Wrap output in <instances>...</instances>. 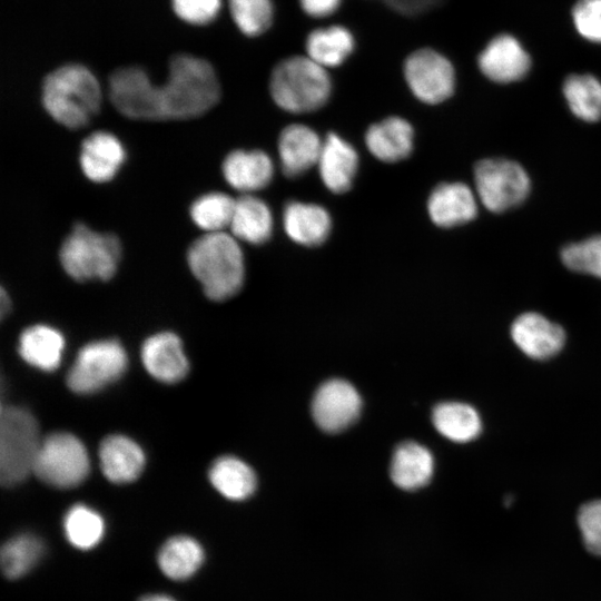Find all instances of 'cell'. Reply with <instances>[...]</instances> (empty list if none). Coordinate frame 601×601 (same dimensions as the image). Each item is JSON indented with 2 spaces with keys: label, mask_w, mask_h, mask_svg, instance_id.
I'll return each instance as SVG.
<instances>
[{
  "label": "cell",
  "mask_w": 601,
  "mask_h": 601,
  "mask_svg": "<svg viewBox=\"0 0 601 601\" xmlns=\"http://www.w3.org/2000/svg\"><path fill=\"white\" fill-rule=\"evenodd\" d=\"M0 303H1V315L4 316L10 309V299L7 293L4 292V288H1Z\"/></svg>",
  "instance_id": "41"
},
{
  "label": "cell",
  "mask_w": 601,
  "mask_h": 601,
  "mask_svg": "<svg viewBox=\"0 0 601 601\" xmlns=\"http://www.w3.org/2000/svg\"><path fill=\"white\" fill-rule=\"evenodd\" d=\"M43 554V543L36 535L23 533L8 540L1 550V566L9 579L27 574Z\"/></svg>",
  "instance_id": "31"
},
{
  "label": "cell",
  "mask_w": 601,
  "mask_h": 601,
  "mask_svg": "<svg viewBox=\"0 0 601 601\" xmlns=\"http://www.w3.org/2000/svg\"><path fill=\"white\" fill-rule=\"evenodd\" d=\"M204 561V551L193 538L178 535L165 542L158 553V565L173 580L191 577Z\"/></svg>",
  "instance_id": "29"
},
{
  "label": "cell",
  "mask_w": 601,
  "mask_h": 601,
  "mask_svg": "<svg viewBox=\"0 0 601 601\" xmlns=\"http://www.w3.org/2000/svg\"><path fill=\"white\" fill-rule=\"evenodd\" d=\"M362 401L356 388L344 380L322 384L312 402L315 423L325 432L337 433L353 424L359 415Z\"/></svg>",
  "instance_id": "11"
},
{
  "label": "cell",
  "mask_w": 601,
  "mask_h": 601,
  "mask_svg": "<svg viewBox=\"0 0 601 601\" xmlns=\"http://www.w3.org/2000/svg\"><path fill=\"white\" fill-rule=\"evenodd\" d=\"M578 32L593 42H601V0H578L572 10Z\"/></svg>",
  "instance_id": "38"
},
{
  "label": "cell",
  "mask_w": 601,
  "mask_h": 601,
  "mask_svg": "<svg viewBox=\"0 0 601 601\" xmlns=\"http://www.w3.org/2000/svg\"><path fill=\"white\" fill-rule=\"evenodd\" d=\"M187 260L204 293L213 300H225L243 286V252L237 239L225 231L206 233L197 238L188 248Z\"/></svg>",
  "instance_id": "2"
},
{
  "label": "cell",
  "mask_w": 601,
  "mask_h": 601,
  "mask_svg": "<svg viewBox=\"0 0 601 601\" xmlns=\"http://www.w3.org/2000/svg\"><path fill=\"white\" fill-rule=\"evenodd\" d=\"M141 361L147 372L164 383L183 380L189 368L179 337L169 332L158 333L145 341Z\"/></svg>",
  "instance_id": "14"
},
{
  "label": "cell",
  "mask_w": 601,
  "mask_h": 601,
  "mask_svg": "<svg viewBox=\"0 0 601 601\" xmlns=\"http://www.w3.org/2000/svg\"><path fill=\"white\" fill-rule=\"evenodd\" d=\"M572 114L588 122L601 119V81L592 75H571L562 87Z\"/></svg>",
  "instance_id": "30"
},
{
  "label": "cell",
  "mask_w": 601,
  "mask_h": 601,
  "mask_svg": "<svg viewBox=\"0 0 601 601\" xmlns=\"http://www.w3.org/2000/svg\"><path fill=\"white\" fill-rule=\"evenodd\" d=\"M390 472L397 487L405 491L418 490L425 486L433 476V455L418 443H402L393 454Z\"/></svg>",
  "instance_id": "23"
},
{
  "label": "cell",
  "mask_w": 601,
  "mask_h": 601,
  "mask_svg": "<svg viewBox=\"0 0 601 601\" xmlns=\"http://www.w3.org/2000/svg\"><path fill=\"white\" fill-rule=\"evenodd\" d=\"M342 0H299L305 13L315 18H324L334 13Z\"/></svg>",
  "instance_id": "40"
},
{
  "label": "cell",
  "mask_w": 601,
  "mask_h": 601,
  "mask_svg": "<svg viewBox=\"0 0 601 601\" xmlns=\"http://www.w3.org/2000/svg\"><path fill=\"white\" fill-rule=\"evenodd\" d=\"M577 523L587 551L601 556V499L583 503L578 511Z\"/></svg>",
  "instance_id": "36"
},
{
  "label": "cell",
  "mask_w": 601,
  "mask_h": 601,
  "mask_svg": "<svg viewBox=\"0 0 601 601\" xmlns=\"http://www.w3.org/2000/svg\"><path fill=\"white\" fill-rule=\"evenodd\" d=\"M283 223L288 237L304 246L323 244L331 231V217L321 206L299 201L288 203Z\"/></svg>",
  "instance_id": "22"
},
{
  "label": "cell",
  "mask_w": 601,
  "mask_h": 601,
  "mask_svg": "<svg viewBox=\"0 0 601 601\" xmlns=\"http://www.w3.org/2000/svg\"><path fill=\"white\" fill-rule=\"evenodd\" d=\"M228 6L235 24L248 37L264 33L273 22L270 0H228Z\"/></svg>",
  "instance_id": "34"
},
{
  "label": "cell",
  "mask_w": 601,
  "mask_h": 601,
  "mask_svg": "<svg viewBox=\"0 0 601 601\" xmlns=\"http://www.w3.org/2000/svg\"><path fill=\"white\" fill-rule=\"evenodd\" d=\"M510 335L514 345L535 361L554 357L563 349L566 341L561 325L536 312L516 316L511 324Z\"/></svg>",
  "instance_id": "12"
},
{
  "label": "cell",
  "mask_w": 601,
  "mask_h": 601,
  "mask_svg": "<svg viewBox=\"0 0 601 601\" xmlns=\"http://www.w3.org/2000/svg\"><path fill=\"white\" fill-rule=\"evenodd\" d=\"M479 67L490 80L509 83L525 77L531 60L514 37L500 35L493 38L479 56Z\"/></svg>",
  "instance_id": "13"
},
{
  "label": "cell",
  "mask_w": 601,
  "mask_h": 601,
  "mask_svg": "<svg viewBox=\"0 0 601 601\" xmlns=\"http://www.w3.org/2000/svg\"><path fill=\"white\" fill-rule=\"evenodd\" d=\"M306 52L323 68L342 65L354 50V37L342 26H329L313 30L306 39Z\"/></svg>",
  "instance_id": "28"
},
{
  "label": "cell",
  "mask_w": 601,
  "mask_h": 601,
  "mask_svg": "<svg viewBox=\"0 0 601 601\" xmlns=\"http://www.w3.org/2000/svg\"><path fill=\"white\" fill-rule=\"evenodd\" d=\"M42 104L60 125L78 129L97 114L101 89L95 75L80 63H67L48 73L42 83Z\"/></svg>",
  "instance_id": "3"
},
{
  "label": "cell",
  "mask_w": 601,
  "mask_h": 601,
  "mask_svg": "<svg viewBox=\"0 0 601 601\" xmlns=\"http://www.w3.org/2000/svg\"><path fill=\"white\" fill-rule=\"evenodd\" d=\"M140 601H175V600L164 594H151V595L144 597Z\"/></svg>",
  "instance_id": "42"
},
{
  "label": "cell",
  "mask_w": 601,
  "mask_h": 601,
  "mask_svg": "<svg viewBox=\"0 0 601 601\" xmlns=\"http://www.w3.org/2000/svg\"><path fill=\"white\" fill-rule=\"evenodd\" d=\"M413 138V128L405 119L388 117L368 128L365 142L374 157L385 162H395L411 154Z\"/></svg>",
  "instance_id": "21"
},
{
  "label": "cell",
  "mask_w": 601,
  "mask_h": 601,
  "mask_svg": "<svg viewBox=\"0 0 601 601\" xmlns=\"http://www.w3.org/2000/svg\"><path fill=\"white\" fill-rule=\"evenodd\" d=\"M477 196L463 183H444L434 188L427 201L432 221L444 228L466 224L477 214Z\"/></svg>",
  "instance_id": "15"
},
{
  "label": "cell",
  "mask_w": 601,
  "mask_h": 601,
  "mask_svg": "<svg viewBox=\"0 0 601 601\" xmlns=\"http://www.w3.org/2000/svg\"><path fill=\"white\" fill-rule=\"evenodd\" d=\"M404 76L414 96L426 104H440L454 91L455 72L452 63L430 48L416 50L407 57Z\"/></svg>",
  "instance_id": "10"
},
{
  "label": "cell",
  "mask_w": 601,
  "mask_h": 601,
  "mask_svg": "<svg viewBox=\"0 0 601 601\" xmlns=\"http://www.w3.org/2000/svg\"><path fill=\"white\" fill-rule=\"evenodd\" d=\"M235 203L236 199L224 193H208L194 200L190 217L206 233H219L230 227Z\"/></svg>",
  "instance_id": "32"
},
{
  "label": "cell",
  "mask_w": 601,
  "mask_h": 601,
  "mask_svg": "<svg viewBox=\"0 0 601 601\" xmlns=\"http://www.w3.org/2000/svg\"><path fill=\"white\" fill-rule=\"evenodd\" d=\"M221 0H171L175 14L186 23L205 26L219 13Z\"/></svg>",
  "instance_id": "37"
},
{
  "label": "cell",
  "mask_w": 601,
  "mask_h": 601,
  "mask_svg": "<svg viewBox=\"0 0 601 601\" xmlns=\"http://www.w3.org/2000/svg\"><path fill=\"white\" fill-rule=\"evenodd\" d=\"M219 97L214 67L204 58L181 52L170 58L164 86L141 73L127 85L122 104L125 115L134 119H189L208 111Z\"/></svg>",
  "instance_id": "1"
},
{
  "label": "cell",
  "mask_w": 601,
  "mask_h": 601,
  "mask_svg": "<svg viewBox=\"0 0 601 601\" xmlns=\"http://www.w3.org/2000/svg\"><path fill=\"white\" fill-rule=\"evenodd\" d=\"M394 11L416 16L433 8L439 0H384Z\"/></svg>",
  "instance_id": "39"
},
{
  "label": "cell",
  "mask_w": 601,
  "mask_h": 601,
  "mask_svg": "<svg viewBox=\"0 0 601 601\" xmlns=\"http://www.w3.org/2000/svg\"><path fill=\"white\" fill-rule=\"evenodd\" d=\"M432 422L441 435L456 443L471 442L482 432L479 412L462 402L437 404L432 412Z\"/></svg>",
  "instance_id": "26"
},
{
  "label": "cell",
  "mask_w": 601,
  "mask_h": 601,
  "mask_svg": "<svg viewBox=\"0 0 601 601\" xmlns=\"http://www.w3.org/2000/svg\"><path fill=\"white\" fill-rule=\"evenodd\" d=\"M126 159L120 140L107 131L88 136L80 148V167L85 176L93 183L111 180Z\"/></svg>",
  "instance_id": "16"
},
{
  "label": "cell",
  "mask_w": 601,
  "mask_h": 601,
  "mask_svg": "<svg viewBox=\"0 0 601 601\" xmlns=\"http://www.w3.org/2000/svg\"><path fill=\"white\" fill-rule=\"evenodd\" d=\"M63 529L68 541L73 546L88 550L101 540L105 524L98 512L85 504H76L66 513Z\"/></svg>",
  "instance_id": "33"
},
{
  "label": "cell",
  "mask_w": 601,
  "mask_h": 601,
  "mask_svg": "<svg viewBox=\"0 0 601 601\" xmlns=\"http://www.w3.org/2000/svg\"><path fill=\"white\" fill-rule=\"evenodd\" d=\"M128 363L124 347L114 339L85 345L67 374L68 387L78 394H91L118 380Z\"/></svg>",
  "instance_id": "9"
},
{
  "label": "cell",
  "mask_w": 601,
  "mask_h": 601,
  "mask_svg": "<svg viewBox=\"0 0 601 601\" xmlns=\"http://www.w3.org/2000/svg\"><path fill=\"white\" fill-rule=\"evenodd\" d=\"M230 229L236 239L253 245L264 244L273 230L269 207L262 199L249 194L237 198Z\"/></svg>",
  "instance_id": "25"
},
{
  "label": "cell",
  "mask_w": 601,
  "mask_h": 601,
  "mask_svg": "<svg viewBox=\"0 0 601 601\" xmlns=\"http://www.w3.org/2000/svg\"><path fill=\"white\" fill-rule=\"evenodd\" d=\"M561 260L572 272L601 278V235L568 244L561 250Z\"/></svg>",
  "instance_id": "35"
},
{
  "label": "cell",
  "mask_w": 601,
  "mask_h": 601,
  "mask_svg": "<svg viewBox=\"0 0 601 601\" xmlns=\"http://www.w3.org/2000/svg\"><path fill=\"white\" fill-rule=\"evenodd\" d=\"M211 485L226 499L243 501L256 490L257 479L253 469L234 456L217 459L209 469Z\"/></svg>",
  "instance_id": "27"
},
{
  "label": "cell",
  "mask_w": 601,
  "mask_h": 601,
  "mask_svg": "<svg viewBox=\"0 0 601 601\" xmlns=\"http://www.w3.org/2000/svg\"><path fill=\"white\" fill-rule=\"evenodd\" d=\"M63 347L60 332L47 325H33L21 333L18 351L28 364L49 372L59 366Z\"/></svg>",
  "instance_id": "24"
},
{
  "label": "cell",
  "mask_w": 601,
  "mask_h": 601,
  "mask_svg": "<svg viewBox=\"0 0 601 601\" xmlns=\"http://www.w3.org/2000/svg\"><path fill=\"white\" fill-rule=\"evenodd\" d=\"M273 173L272 159L260 150H234L223 162L226 181L245 195L266 187L272 180Z\"/></svg>",
  "instance_id": "20"
},
{
  "label": "cell",
  "mask_w": 601,
  "mask_h": 601,
  "mask_svg": "<svg viewBox=\"0 0 601 601\" xmlns=\"http://www.w3.org/2000/svg\"><path fill=\"white\" fill-rule=\"evenodd\" d=\"M89 470L82 442L70 433L59 432L41 441L32 473L51 486L70 489L82 483Z\"/></svg>",
  "instance_id": "8"
},
{
  "label": "cell",
  "mask_w": 601,
  "mask_h": 601,
  "mask_svg": "<svg viewBox=\"0 0 601 601\" xmlns=\"http://www.w3.org/2000/svg\"><path fill=\"white\" fill-rule=\"evenodd\" d=\"M274 101L284 110L302 114L321 108L331 93V79L325 68L307 56L282 60L269 81Z\"/></svg>",
  "instance_id": "4"
},
{
  "label": "cell",
  "mask_w": 601,
  "mask_h": 601,
  "mask_svg": "<svg viewBox=\"0 0 601 601\" xmlns=\"http://www.w3.org/2000/svg\"><path fill=\"white\" fill-rule=\"evenodd\" d=\"M322 145L323 140L309 127L290 125L284 128L278 139L283 173L296 177L317 165Z\"/></svg>",
  "instance_id": "18"
},
{
  "label": "cell",
  "mask_w": 601,
  "mask_h": 601,
  "mask_svg": "<svg viewBox=\"0 0 601 601\" xmlns=\"http://www.w3.org/2000/svg\"><path fill=\"white\" fill-rule=\"evenodd\" d=\"M38 423L27 410L7 406L0 418V480L4 486L22 482L33 472L41 444Z\"/></svg>",
  "instance_id": "6"
},
{
  "label": "cell",
  "mask_w": 601,
  "mask_h": 601,
  "mask_svg": "<svg viewBox=\"0 0 601 601\" xmlns=\"http://www.w3.org/2000/svg\"><path fill=\"white\" fill-rule=\"evenodd\" d=\"M477 199L492 213H503L522 204L531 189L525 169L514 160L486 158L474 167Z\"/></svg>",
  "instance_id": "7"
},
{
  "label": "cell",
  "mask_w": 601,
  "mask_h": 601,
  "mask_svg": "<svg viewBox=\"0 0 601 601\" xmlns=\"http://www.w3.org/2000/svg\"><path fill=\"white\" fill-rule=\"evenodd\" d=\"M317 166L324 185L331 191L342 194L353 184L358 156L352 145L331 132L323 140Z\"/></svg>",
  "instance_id": "17"
},
{
  "label": "cell",
  "mask_w": 601,
  "mask_h": 601,
  "mask_svg": "<svg viewBox=\"0 0 601 601\" xmlns=\"http://www.w3.org/2000/svg\"><path fill=\"white\" fill-rule=\"evenodd\" d=\"M121 244L109 233H97L77 223L65 238L59 258L65 272L75 280H108L118 267Z\"/></svg>",
  "instance_id": "5"
},
{
  "label": "cell",
  "mask_w": 601,
  "mask_h": 601,
  "mask_svg": "<svg viewBox=\"0 0 601 601\" xmlns=\"http://www.w3.org/2000/svg\"><path fill=\"white\" fill-rule=\"evenodd\" d=\"M100 467L112 483L122 484L135 481L145 465L141 447L125 435H109L99 447Z\"/></svg>",
  "instance_id": "19"
}]
</instances>
